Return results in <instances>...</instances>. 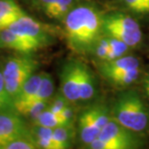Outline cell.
<instances>
[{"mask_svg":"<svg viewBox=\"0 0 149 149\" xmlns=\"http://www.w3.org/2000/svg\"><path fill=\"white\" fill-rule=\"evenodd\" d=\"M103 17L104 14L96 6L81 2L77 5L62 20L70 49L77 53H90L103 34Z\"/></svg>","mask_w":149,"mask_h":149,"instance_id":"1","label":"cell"},{"mask_svg":"<svg viewBox=\"0 0 149 149\" xmlns=\"http://www.w3.org/2000/svg\"><path fill=\"white\" fill-rule=\"evenodd\" d=\"M111 112L114 120L136 133L143 132L149 124L147 107L134 89H129L118 95Z\"/></svg>","mask_w":149,"mask_h":149,"instance_id":"2","label":"cell"},{"mask_svg":"<svg viewBox=\"0 0 149 149\" xmlns=\"http://www.w3.org/2000/svg\"><path fill=\"white\" fill-rule=\"evenodd\" d=\"M38 69V62L30 54L19 53L6 59L2 73L6 89L13 100H16L23 84L33 76Z\"/></svg>","mask_w":149,"mask_h":149,"instance_id":"3","label":"cell"},{"mask_svg":"<svg viewBox=\"0 0 149 149\" xmlns=\"http://www.w3.org/2000/svg\"><path fill=\"white\" fill-rule=\"evenodd\" d=\"M103 33L123 42L130 47H138L142 40V31L138 22L121 12L104 15Z\"/></svg>","mask_w":149,"mask_h":149,"instance_id":"4","label":"cell"},{"mask_svg":"<svg viewBox=\"0 0 149 149\" xmlns=\"http://www.w3.org/2000/svg\"><path fill=\"white\" fill-rule=\"evenodd\" d=\"M138 133L124 127L112 117L99 136L88 145L91 149H134L141 145Z\"/></svg>","mask_w":149,"mask_h":149,"instance_id":"5","label":"cell"},{"mask_svg":"<svg viewBox=\"0 0 149 149\" xmlns=\"http://www.w3.org/2000/svg\"><path fill=\"white\" fill-rule=\"evenodd\" d=\"M111 118V111L103 104H95L80 112L77 119V133L81 143L87 147Z\"/></svg>","mask_w":149,"mask_h":149,"instance_id":"6","label":"cell"},{"mask_svg":"<svg viewBox=\"0 0 149 149\" xmlns=\"http://www.w3.org/2000/svg\"><path fill=\"white\" fill-rule=\"evenodd\" d=\"M9 28L34 42L40 47V49L46 47L52 43V35L49 33V27L29 17L27 14L17 19Z\"/></svg>","mask_w":149,"mask_h":149,"instance_id":"7","label":"cell"},{"mask_svg":"<svg viewBox=\"0 0 149 149\" xmlns=\"http://www.w3.org/2000/svg\"><path fill=\"white\" fill-rule=\"evenodd\" d=\"M83 63L70 60L64 64L60 73V93L71 103L79 102V85Z\"/></svg>","mask_w":149,"mask_h":149,"instance_id":"8","label":"cell"},{"mask_svg":"<svg viewBox=\"0 0 149 149\" xmlns=\"http://www.w3.org/2000/svg\"><path fill=\"white\" fill-rule=\"evenodd\" d=\"M0 47L24 54H31L41 49L37 44L11 28L0 31Z\"/></svg>","mask_w":149,"mask_h":149,"instance_id":"9","label":"cell"},{"mask_svg":"<svg viewBox=\"0 0 149 149\" xmlns=\"http://www.w3.org/2000/svg\"><path fill=\"white\" fill-rule=\"evenodd\" d=\"M29 131L30 129L19 113L14 111H0V144L13 136Z\"/></svg>","mask_w":149,"mask_h":149,"instance_id":"10","label":"cell"},{"mask_svg":"<svg viewBox=\"0 0 149 149\" xmlns=\"http://www.w3.org/2000/svg\"><path fill=\"white\" fill-rule=\"evenodd\" d=\"M42 79H43V72L38 74L35 73L23 84L19 94L17 95L16 100L14 101L15 111H17L22 115V112L25 111V109L32 103L39 88H40Z\"/></svg>","mask_w":149,"mask_h":149,"instance_id":"11","label":"cell"},{"mask_svg":"<svg viewBox=\"0 0 149 149\" xmlns=\"http://www.w3.org/2000/svg\"><path fill=\"white\" fill-rule=\"evenodd\" d=\"M139 68V61L135 56L124 55L109 61H99L98 70L104 77L123 71Z\"/></svg>","mask_w":149,"mask_h":149,"instance_id":"12","label":"cell"},{"mask_svg":"<svg viewBox=\"0 0 149 149\" xmlns=\"http://www.w3.org/2000/svg\"><path fill=\"white\" fill-rule=\"evenodd\" d=\"M26 15L15 0H0V31L10 26Z\"/></svg>","mask_w":149,"mask_h":149,"instance_id":"13","label":"cell"},{"mask_svg":"<svg viewBox=\"0 0 149 149\" xmlns=\"http://www.w3.org/2000/svg\"><path fill=\"white\" fill-rule=\"evenodd\" d=\"M96 93V80L92 71L83 63L79 85V102H87Z\"/></svg>","mask_w":149,"mask_h":149,"instance_id":"14","label":"cell"},{"mask_svg":"<svg viewBox=\"0 0 149 149\" xmlns=\"http://www.w3.org/2000/svg\"><path fill=\"white\" fill-rule=\"evenodd\" d=\"M79 3L80 0H55L44 12V14L52 19L63 20L67 15Z\"/></svg>","mask_w":149,"mask_h":149,"instance_id":"15","label":"cell"},{"mask_svg":"<svg viewBox=\"0 0 149 149\" xmlns=\"http://www.w3.org/2000/svg\"><path fill=\"white\" fill-rule=\"evenodd\" d=\"M139 74H141V70H139V68H136V69L112 74L111 76L105 77V79L111 84L116 86V87L124 88L133 84L139 79Z\"/></svg>","mask_w":149,"mask_h":149,"instance_id":"16","label":"cell"},{"mask_svg":"<svg viewBox=\"0 0 149 149\" xmlns=\"http://www.w3.org/2000/svg\"><path fill=\"white\" fill-rule=\"evenodd\" d=\"M32 136L36 141L37 147L42 149H54L53 143V129L35 125L31 129Z\"/></svg>","mask_w":149,"mask_h":149,"instance_id":"17","label":"cell"},{"mask_svg":"<svg viewBox=\"0 0 149 149\" xmlns=\"http://www.w3.org/2000/svg\"><path fill=\"white\" fill-rule=\"evenodd\" d=\"M74 126H58L53 129L54 149H66L72 146Z\"/></svg>","mask_w":149,"mask_h":149,"instance_id":"18","label":"cell"},{"mask_svg":"<svg viewBox=\"0 0 149 149\" xmlns=\"http://www.w3.org/2000/svg\"><path fill=\"white\" fill-rule=\"evenodd\" d=\"M35 125H39V126H44L47 128H54L61 126L60 120H59L58 116L55 114L54 112H52L49 109H47V107L44 109L43 111L40 112L37 115V117L33 120Z\"/></svg>","mask_w":149,"mask_h":149,"instance_id":"19","label":"cell"},{"mask_svg":"<svg viewBox=\"0 0 149 149\" xmlns=\"http://www.w3.org/2000/svg\"><path fill=\"white\" fill-rule=\"evenodd\" d=\"M14 111V102L9 96L7 89H6L4 77H3L2 68L0 67V111ZM17 112V111H16Z\"/></svg>","mask_w":149,"mask_h":149,"instance_id":"20","label":"cell"},{"mask_svg":"<svg viewBox=\"0 0 149 149\" xmlns=\"http://www.w3.org/2000/svg\"><path fill=\"white\" fill-rule=\"evenodd\" d=\"M74 103H70L66 106L64 109L60 112V114L57 115L61 125L64 126H74V123L77 119V111L74 107H73Z\"/></svg>","mask_w":149,"mask_h":149,"instance_id":"21","label":"cell"},{"mask_svg":"<svg viewBox=\"0 0 149 149\" xmlns=\"http://www.w3.org/2000/svg\"><path fill=\"white\" fill-rule=\"evenodd\" d=\"M71 102H69L60 92L56 95H53L52 99L49 100L47 109H49L52 112H54L56 115H59L60 112L63 111L66 106L69 105Z\"/></svg>","mask_w":149,"mask_h":149,"instance_id":"22","label":"cell"},{"mask_svg":"<svg viewBox=\"0 0 149 149\" xmlns=\"http://www.w3.org/2000/svg\"><path fill=\"white\" fill-rule=\"evenodd\" d=\"M124 5L129 9L131 12L139 15H144L143 6L141 0H122Z\"/></svg>","mask_w":149,"mask_h":149,"instance_id":"23","label":"cell"},{"mask_svg":"<svg viewBox=\"0 0 149 149\" xmlns=\"http://www.w3.org/2000/svg\"><path fill=\"white\" fill-rule=\"evenodd\" d=\"M28 1L34 9L44 13L55 0H28Z\"/></svg>","mask_w":149,"mask_h":149,"instance_id":"24","label":"cell"},{"mask_svg":"<svg viewBox=\"0 0 149 149\" xmlns=\"http://www.w3.org/2000/svg\"><path fill=\"white\" fill-rule=\"evenodd\" d=\"M143 87H144V91L145 94L147 95V97L149 98V74H147L146 77L144 79L143 81Z\"/></svg>","mask_w":149,"mask_h":149,"instance_id":"25","label":"cell"},{"mask_svg":"<svg viewBox=\"0 0 149 149\" xmlns=\"http://www.w3.org/2000/svg\"><path fill=\"white\" fill-rule=\"evenodd\" d=\"M142 6H143V12L144 15L149 14V0H141Z\"/></svg>","mask_w":149,"mask_h":149,"instance_id":"26","label":"cell"}]
</instances>
